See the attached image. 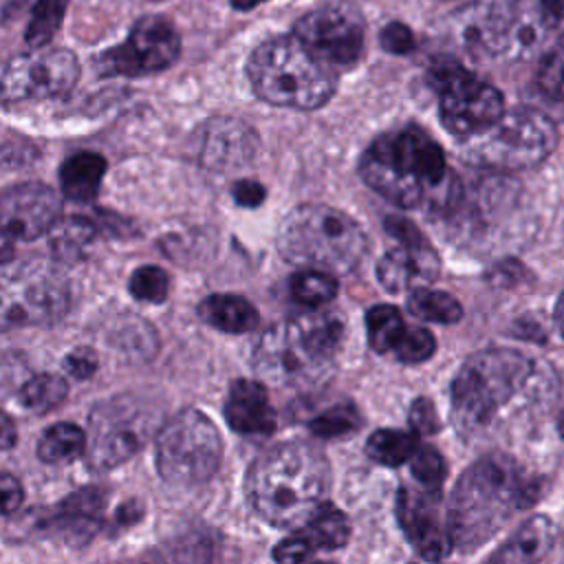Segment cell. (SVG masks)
I'll return each instance as SVG.
<instances>
[{"label":"cell","mask_w":564,"mask_h":564,"mask_svg":"<svg viewBox=\"0 0 564 564\" xmlns=\"http://www.w3.org/2000/svg\"><path fill=\"white\" fill-rule=\"evenodd\" d=\"M256 95L273 106L319 108L335 93V75L295 35L262 42L247 64Z\"/></svg>","instance_id":"cell-6"},{"label":"cell","mask_w":564,"mask_h":564,"mask_svg":"<svg viewBox=\"0 0 564 564\" xmlns=\"http://www.w3.org/2000/svg\"><path fill=\"white\" fill-rule=\"evenodd\" d=\"M106 172V161L97 152H79L68 156L59 167V185L66 198L88 203L97 196Z\"/></svg>","instance_id":"cell-24"},{"label":"cell","mask_w":564,"mask_h":564,"mask_svg":"<svg viewBox=\"0 0 564 564\" xmlns=\"http://www.w3.org/2000/svg\"><path fill=\"white\" fill-rule=\"evenodd\" d=\"M315 549L311 546V542L302 535V531L297 529L291 538L282 540L275 549H273V557L278 564H302Z\"/></svg>","instance_id":"cell-40"},{"label":"cell","mask_w":564,"mask_h":564,"mask_svg":"<svg viewBox=\"0 0 564 564\" xmlns=\"http://www.w3.org/2000/svg\"><path fill=\"white\" fill-rule=\"evenodd\" d=\"M223 456V441L198 410H183L159 432L156 465L172 485H198L214 476Z\"/></svg>","instance_id":"cell-9"},{"label":"cell","mask_w":564,"mask_h":564,"mask_svg":"<svg viewBox=\"0 0 564 564\" xmlns=\"http://www.w3.org/2000/svg\"><path fill=\"white\" fill-rule=\"evenodd\" d=\"M533 487L507 456L491 454L476 460L452 494L447 509L452 542L463 551L482 546L518 509L531 505Z\"/></svg>","instance_id":"cell-2"},{"label":"cell","mask_w":564,"mask_h":564,"mask_svg":"<svg viewBox=\"0 0 564 564\" xmlns=\"http://www.w3.org/2000/svg\"><path fill=\"white\" fill-rule=\"evenodd\" d=\"M278 249L293 264L348 273L366 256L368 240L348 214L328 205H302L280 223Z\"/></svg>","instance_id":"cell-5"},{"label":"cell","mask_w":564,"mask_h":564,"mask_svg":"<svg viewBox=\"0 0 564 564\" xmlns=\"http://www.w3.org/2000/svg\"><path fill=\"white\" fill-rule=\"evenodd\" d=\"M66 397V383L57 375H37L22 386V405L33 412H48Z\"/></svg>","instance_id":"cell-34"},{"label":"cell","mask_w":564,"mask_h":564,"mask_svg":"<svg viewBox=\"0 0 564 564\" xmlns=\"http://www.w3.org/2000/svg\"><path fill=\"white\" fill-rule=\"evenodd\" d=\"M557 143L555 123L538 110H511L482 130L469 137L467 156L494 170H522L542 163Z\"/></svg>","instance_id":"cell-8"},{"label":"cell","mask_w":564,"mask_h":564,"mask_svg":"<svg viewBox=\"0 0 564 564\" xmlns=\"http://www.w3.org/2000/svg\"><path fill=\"white\" fill-rule=\"evenodd\" d=\"M22 502V487L18 478L0 474V513H11Z\"/></svg>","instance_id":"cell-45"},{"label":"cell","mask_w":564,"mask_h":564,"mask_svg":"<svg viewBox=\"0 0 564 564\" xmlns=\"http://www.w3.org/2000/svg\"><path fill=\"white\" fill-rule=\"evenodd\" d=\"M300 531L313 549H339L346 544L350 527L337 507L322 502L317 511L300 527Z\"/></svg>","instance_id":"cell-26"},{"label":"cell","mask_w":564,"mask_h":564,"mask_svg":"<svg viewBox=\"0 0 564 564\" xmlns=\"http://www.w3.org/2000/svg\"><path fill=\"white\" fill-rule=\"evenodd\" d=\"M293 35L328 66H350L364 48V22L348 4H326L304 13Z\"/></svg>","instance_id":"cell-14"},{"label":"cell","mask_w":564,"mask_h":564,"mask_svg":"<svg viewBox=\"0 0 564 564\" xmlns=\"http://www.w3.org/2000/svg\"><path fill=\"white\" fill-rule=\"evenodd\" d=\"M79 75L77 59L66 48L15 55L0 75V101H37L66 95Z\"/></svg>","instance_id":"cell-12"},{"label":"cell","mask_w":564,"mask_h":564,"mask_svg":"<svg viewBox=\"0 0 564 564\" xmlns=\"http://www.w3.org/2000/svg\"><path fill=\"white\" fill-rule=\"evenodd\" d=\"M555 540V524L546 516L522 522L485 564H538Z\"/></svg>","instance_id":"cell-21"},{"label":"cell","mask_w":564,"mask_h":564,"mask_svg":"<svg viewBox=\"0 0 564 564\" xmlns=\"http://www.w3.org/2000/svg\"><path fill=\"white\" fill-rule=\"evenodd\" d=\"M315 564H330V562H315Z\"/></svg>","instance_id":"cell-54"},{"label":"cell","mask_w":564,"mask_h":564,"mask_svg":"<svg viewBox=\"0 0 564 564\" xmlns=\"http://www.w3.org/2000/svg\"><path fill=\"white\" fill-rule=\"evenodd\" d=\"M229 427L242 436L264 438L275 430V410L260 381L238 379L225 403Z\"/></svg>","instance_id":"cell-20"},{"label":"cell","mask_w":564,"mask_h":564,"mask_svg":"<svg viewBox=\"0 0 564 564\" xmlns=\"http://www.w3.org/2000/svg\"><path fill=\"white\" fill-rule=\"evenodd\" d=\"M416 449L419 434L405 430H377L366 443L368 456L388 467L403 465L416 454Z\"/></svg>","instance_id":"cell-27"},{"label":"cell","mask_w":564,"mask_h":564,"mask_svg":"<svg viewBox=\"0 0 564 564\" xmlns=\"http://www.w3.org/2000/svg\"><path fill=\"white\" fill-rule=\"evenodd\" d=\"M361 425V416L359 412L348 405V403H341V405H335V408H328L326 412L317 414L308 427L315 436H322V438H335V436H344V434H350L355 432L357 427Z\"/></svg>","instance_id":"cell-35"},{"label":"cell","mask_w":564,"mask_h":564,"mask_svg":"<svg viewBox=\"0 0 564 564\" xmlns=\"http://www.w3.org/2000/svg\"><path fill=\"white\" fill-rule=\"evenodd\" d=\"M328 463L308 443H280L264 452L247 476L256 513L273 527H302L324 502Z\"/></svg>","instance_id":"cell-1"},{"label":"cell","mask_w":564,"mask_h":564,"mask_svg":"<svg viewBox=\"0 0 564 564\" xmlns=\"http://www.w3.org/2000/svg\"><path fill=\"white\" fill-rule=\"evenodd\" d=\"M531 359L511 348L474 355L452 383V405L467 425L487 423L529 379Z\"/></svg>","instance_id":"cell-7"},{"label":"cell","mask_w":564,"mask_h":564,"mask_svg":"<svg viewBox=\"0 0 564 564\" xmlns=\"http://www.w3.org/2000/svg\"><path fill=\"white\" fill-rule=\"evenodd\" d=\"M291 295L308 308H317L337 295V280L328 271L308 269L291 278Z\"/></svg>","instance_id":"cell-31"},{"label":"cell","mask_w":564,"mask_h":564,"mask_svg":"<svg viewBox=\"0 0 564 564\" xmlns=\"http://www.w3.org/2000/svg\"><path fill=\"white\" fill-rule=\"evenodd\" d=\"M148 434V416L128 399H112L90 416L88 465L112 469L137 454Z\"/></svg>","instance_id":"cell-15"},{"label":"cell","mask_w":564,"mask_h":564,"mask_svg":"<svg viewBox=\"0 0 564 564\" xmlns=\"http://www.w3.org/2000/svg\"><path fill=\"white\" fill-rule=\"evenodd\" d=\"M381 46H383L388 53L403 55V53L412 51V46H414V35H412V31H410L405 24L392 22V24H388V26L381 31Z\"/></svg>","instance_id":"cell-42"},{"label":"cell","mask_w":564,"mask_h":564,"mask_svg":"<svg viewBox=\"0 0 564 564\" xmlns=\"http://www.w3.org/2000/svg\"><path fill=\"white\" fill-rule=\"evenodd\" d=\"M560 434H562V436H564V421H562V423H560Z\"/></svg>","instance_id":"cell-53"},{"label":"cell","mask_w":564,"mask_h":564,"mask_svg":"<svg viewBox=\"0 0 564 564\" xmlns=\"http://www.w3.org/2000/svg\"><path fill=\"white\" fill-rule=\"evenodd\" d=\"M234 198L242 207H256L264 200V187L256 181H238L234 185Z\"/></svg>","instance_id":"cell-46"},{"label":"cell","mask_w":564,"mask_h":564,"mask_svg":"<svg viewBox=\"0 0 564 564\" xmlns=\"http://www.w3.org/2000/svg\"><path fill=\"white\" fill-rule=\"evenodd\" d=\"M540 2V18L549 29L564 31V0H538Z\"/></svg>","instance_id":"cell-47"},{"label":"cell","mask_w":564,"mask_h":564,"mask_svg":"<svg viewBox=\"0 0 564 564\" xmlns=\"http://www.w3.org/2000/svg\"><path fill=\"white\" fill-rule=\"evenodd\" d=\"M181 51V37L174 24L161 15L141 18L126 42L99 55L101 75H145L174 64Z\"/></svg>","instance_id":"cell-13"},{"label":"cell","mask_w":564,"mask_h":564,"mask_svg":"<svg viewBox=\"0 0 564 564\" xmlns=\"http://www.w3.org/2000/svg\"><path fill=\"white\" fill-rule=\"evenodd\" d=\"M198 315L225 333H249L258 326V311L238 295H209L198 304Z\"/></svg>","instance_id":"cell-25"},{"label":"cell","mask_w":564,"mask_h":564,"mask_svg":"<svg viewBox=\"0 0 564 564\" xmlns=\"http://www.w3.org/2000/svg\"><path fill=\"white\" fill-rule=\"evenodd\" d=\"M64 366H66L68 375H73L77 379H88L97 370V355L90 348L82 346L66 355Z\"/></svg>","instance_id":"cell-43"},{"label":"cell","mask_w":564,"mask_h":564,"mask_svg":"<svg viewBox=\"0 0 564 564\" xmlns=\"http://www.w3.org/2000/svg\"><path fill=\"white\" fill-rule=\"evenodd\" d=\"M15 445V425L9 414L0 408V449H9Z\"/></svg>","instance_id":"cell-49"},{"label":"cell","mask_w":564,"mask_h":564,"mask_svg":"<svg viewBox=\"0 0 564 564\" xmlns=\"http://www.w3.org/2000/svg\"><path fill=\"white\" fill-rule=\"evenodd\" d=\"M386 231H390L401 245H416V242H425V238L421 236V231L405 218L401 216H388L386 218Z\"/></svg>","instance_id":"cell-44"},{"label":"cell","mask_w":564,"mask_h":564,"mask_svg":"<svg viewBox=\"0 0 564 564\" xmlns=\"http://www.w3.org/2000/svg\"><path fill=\"white\" fill-rule=\"evenodd\" d=\"M84 449H86V436L73 423L51 425L37 443V454L44 463H68L77 458Z\"/></svg>","instance_id":"cell-29"},{"label":"cell","mask_w":564,"mask_h":564,"mask_svg":"<svg viewBox=\"0 0 564 564\" xmlns=\"http://www.w3.org/2000/svg\"><path fill=\"white\" fill-rule=\"evenodd\" d=\"M397 518L405 538L425 560L436 562L452 551L454 542L449 522L441 516L438 491L401 487L397 496Z\"/></svg>","instance_id":"cell-16"},{"label":"cell","mask_w":564,"mask_h":564,"mask_svg":"<svg viewBox=\"0 0 564 564\" xmlns=\"http://www.w3.org/2000/svg\"><path fill=\"white\" fill-rule=\"evenodd\" d=\"M555 324H557V328L564 337V293H562V297L557 300V306H555Z\"/></svg>","instance_id":"cell-51"},{"label":"cell","mask_w":564,"mask_h":564,"mask_svg":"<svg viewBox=\"0 0 564 564\" xmlns=\"http://www.w3.org/2000/svg\"><path fill=\"white\" fill-rule=\"evenodd\" d=\"M366 326H368V341L377 352L394 350L401 335L405 333V324L399 308L390 304L372 306L366 313Z\"/></svg>","instance_id":"cell-30"},{"label":"cell","mask_w":564,"mask_h":564,"mask_svg":"<svg viewBox=\"0 0 564 564\" xmlns=\"http://www.w3.org/2000/svg\"><path fill=\"white\" fill-rule=\"evenodd\" d=\"M434 350H436V341L427 328H405L399 344L394 346V355L399 357V361H405V364L425 361L427 357H432Z\"/></svg>","instance_id":"cell-39"},{"label":"cell","mask_w":564,"mask_h":564,"mask_svg":"<svg viewBox=\"0 0 564 564\" xmlns=\"http://www.w3.org/2000/svg\"><path fill=\"white\" fill-rule=\"evenodd\" d=\"M359 170L375 192L399 207L419 205L425 187H438L447 178L443 150L416 126L377 139Z\"/></svg>","instance_id":"cell-4"},{"label":"cell","mask_w":564,"mask_h":564,"mask_svg":"<svg viewBox=\"0 0 564 564\" xmlns=\"http://www.w3.org/2000/svg\"><path fill=\"white\" fill-rule=\"evenodd\" d=\"M408 308L412 315L436 324H454L463 317V306L456 297L445 291H434L425 286H416L410 291Z\"/></svg>","instance_id":"cell-28"},{"label":"cell","mask_w":564,"mask_h":564,"mask_svg":"<svg viewBox=\"0 0 564 564\" xmlns=\"http://www.w3.org/2000/svg\"><path fill=\"white\" fill-rule=\"evenodd\" d=\"M134 507H137V502H128V505H123V507L117 511V518H119L121 522H126V524L134 522V520L141 516V511H137V513H134Z\"/></svg>","instance_id":"cell-50"},{"label":"cell","mask_w":564,"mask_h":564,"mask_svg":"<svg viewBox=\"0 0 564 564\" xmlns=\"http://www.w3.org/2000/svg\"><path fill=\"white\" fill-rule=\"evenodd\" d=\"M170 278L161 267H139L130 278V293L141 302H163L167 297Z\"/></svg>","instance_id":"cell-36"},{"label":"cell","mask_w":564,"mask_h":564,"mask_svg":"<svg viewBox=\"0 0 564 564\" xmlns=\"http://www.w3.org/2000/svg\"><path fill=\"white\" fill-rule=\"evenodd\" d=\"M535 82L540 86V90L560 101L564 99V44L553 46L540 62L538 66V75Z\"/></svg>","instance_id":"cell-37"},{"label":"cell","mask_w":564,"mask_h":564,"mask_svg":"<svg viewBox=\"0 0 564 564\" xmlns=\"http://www.w3.org/2000/svg\"><path fill=\"white\" fill-rule=\"evenodd\" d=\"M410 425L416 434H436L441 427V421L436 416V408L430 399L419 397L410 408Z\"/></svg>","instance_id":"cell-41"},{"label":"cell","mask_w":564,"mask_h":564,"mask_svg":"<svg viewBox=\"0 0 564 564\" xmlns=\"http://www.w3.org/2000/svg\"><path fill=\"white\" fill-rule=\"evenodd\" d=\"M260 2H264V0H231V4H234L236 9H251V7L260 4Z\"/></svg>","instance_id":"cell-52"},{"label":"cell","mask_w":564,"mask_h":564,"mask_svg":"<svg viewBox=\"0 0 564 564\" xmlns=\"http://www.w3.org/2000/svg\"><path fill=\"white\" fill-rule=\"evenodd\" d=\"M463 40L485 53H505L522 37L520 0H476L460 13Z\"/></svg>","instance_id":"cell-18"},{"label":"cell","mask_w":564,"mask_h":564,"mask_svg":"<svg viewBox=\"0 0 564 564\" xmlns=\"http://www.w3.org/2000/svg\"><path fill=\"white\" fill-rule=\"evenodd\" d=\"M427 82L438 93L443 126L456 137L480 134L505 112L498 88L476 79L454 59H438L430 68Z\"/></svg>","instance_id":"cell-10"},{"label":"cell","mask_w":564,"mask_h":564,"mask_svg":"<svg viewBox=\"0 0 564 564\" xmlns=\"http://www.w3.org/2000/svg\"><path fill=\"white\" fill-rule=\"evenodd\" d=\"M68 306V286L46 264L0 269V328L51 324Z\"/></svg>","instance_id":"cell-11"},{"label":"cell","mask_w":564,"mask_h":564,"mask_svg":"<svg viewBox=\"0 0 564 564\" xmlns=\"http://www.w3.org/2000/svg\"><path fill=\"white\" fill-rule=\"evenodd\" d=\"M93 236L95 227L86 218L73 216L66 220H57L51 229V249L64 260L79 258L82 251L90 245Z\"/></svg>","instance_id":"cell-32"},{"label":"cell","mask_w":564,"mask_h":564,"mask_svg":"<svg viewBox=\"0 0 564 564\" xmlns=\"http://www.w3.org/2000/svg\"><path fill=\"white\" fill-rule=\"evenodd\" d=\"M344 324L337 315L308 311L280 322L260 337L253 366L275 386H306L317 381L341 341Z\"/></svg>","instance_id":"cell-3"},{"label":"cell","mask_w":564,"mask_h":564,"mask_svg":"<svg viewBox=\"0 0 564 564\" xmlns=\"http://www.w3.org/2000/svg\"><path fill=\"white\" fill-rule=\"evenodd\" d=\"M59 220V196L42 183H22L0 194V236L35 240Z\"/></svg>","instance_id":"cell-17"},{"label":"cell","mask_w":564,"mask_h":564,"mask_svg":"<svg viewBox=\"0 0 564 564\" xmlns=\"http://www.w3.org/2000/svg\"><path fill=\"white\" fill-rule=\"evenodd\" d=\"M410 463H412V476L423 489L427 491L441 489V482L445 480V460L434 447L430 445L419 447L416 454L410 458Z\"/></svg>","instance_id":"cell-38"},{"label":"cell","mask_w":564,"mask_h":564,"mask_svg":"<svg viewBox=\"0 0 564 564\" xmlns=\"http://www.w3.org/2000/svg\"><path fill=\"white\" fill-rule=\"evenodd\" d=\"M253 152V137L240 121H216L203 148V159L214 167L245 163Z\"/></svg>","instance_id":"cell-23"},{"label":"cell","mask_w":564,"mask_h":564,"mask_svg":"<svg viewBox=\"0 0 564 564\" xmlns=\"http://www.w3.org/2000/svg\"><path fill=\"white\" fill-rule=\"evenodd\" d=\"M441 262L430 247V242L399 245L390 249L377 264V278L390 293H401L405 289H416L421 282L436 280Z\"/></svg>","instance_id":"cell-19"},{"label":"cell","mask_w":564,"mask_h":564,"mask_svg":"<svg viewBox=\"0 0 564 564\" xmlns=\"http://www.w3.org/2000/svg\"><path fill=\"white\" fill-rule=\"evenodd\" d=\"M106 505V491L97 487H86L75 494H70L62 505L57 507V513L53 516V524L62 531L68 540H88L101 518Z\"/></svg>","instance_id":"cell-22"},{"label":"cell","mask_w":564,"mask_h":564,"mask_svg":"<svg viewBox=\"0 0 564 564\" xmlns=\"http://www.w3.org/2000/svg\"><path fill=\"white\" fill-rule=\"evenodd\" d=\"M522 267L518 264V262H513V260H509V262H502L500 267H496L494 271H491V280L494 282H505V284H513V282H518L520 278H522Z\"/></svg>","instance_id":"cell-48"},{"label":"cell","mask_w":564,"mask_h":564,"mask_svg":"<svg viewBox=\"0 0 564 564\" xmlns=\"http://www.w3.org/2000/svg\"><path fill=\"white\" fill-rule=\"evenodd\" d=\"M64 11H66V0H37L24 31L26 44L31 48L44 46L59 29L64 20Z\"/></svg>","instance_id":"cell-33"}]
</instances>
